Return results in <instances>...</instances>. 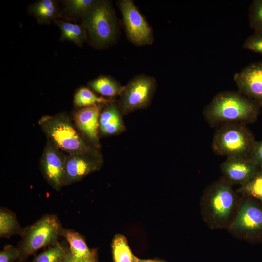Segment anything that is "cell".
<instances>
[{"mask_svg":"<svg viewBox=\"0 0 262 262\" xmlns=\"http://www.w3.org/2000/svg\"><path fill=\"white\" fill-rule=\"evenodd\" d=\"M89 87L101 95L114 97L121 94L124 86L108 76H100L89 82Z\"/></svg>","mask_w":262,"mask_h":262,"instance_id":"20","label":"cell"},{"mask_svg":"<svg viewBox=\"0 0 262 262\" xmlns=\"http://www.w3.org/2000/svg\"><path fill=\"white\" fill-rule=\"evenodd\" d=\"M64 228L57 215L47 214L31 225L24 228L18 245L23 262L40 249L57 245Z\"/></svg>","mask_w":262,"mask_h":262,"instance_id":"5","label":"cell"},{"mask_svg":"<svg viewBox=\"0 0 262 262\" xmlns=\"http://www.w3.org/2000/svg\"><path fill=\"white\" fill-rule=\"evenodd\" d=\"M249 20L255 32H262V0H253L249 8Z\"/></svg>","mask_w":262,"mask_h":262,"instance_id":"26","label":"cell"},{"mask_svg":"<svg viewBox=\"0 0 262 262\" xmlns=\"http://www.w3.org/2000/svg\"><path fill=\"white\" fill-rule=\"evenodd\" d=\"M259 168L248 158L235 156L227 157L220 166L222 178L232 186H240L249 182Z\"/></svg>","mask_w":262,"mask_h":262,"instance_id":"12","label":"cell"},{"mask_svg":"<svg viewBox=\"0 0 262 262\" xmlns=\"http://www.w3.org/2000/svg\"><path fill=\"white\" fill-rule=\"evenodd\" d=\"M66 156L48 140L41 161V171L47 182L55 190L64 186Z\"/></svg>","mask_w":262,"mask_h":262,"instance_id":"10","label":"cell"},{"mask_svg":"<svg viewBox=\"0 0 262 262\" xmlns=\"http://www.w3.org/2000/svg\"><path fill=\"white\" fill-rule=\"evenodd\" d=\"M61 237L67 240L69 250L74 257L81 259H91L97 257L96 249L89 248L83 237L75 230L64 228Z\"/></svg>","mask_w":262,"mask_h":262,"instance_id":"17","label":"cell"},{"mask_svg":"<svg viewBox=\"0 0 262 262\" xmlns=\"http://www.w3.org/2000/svg\"><path fill=\"white\" fill-rule=\"evenodd\" d=\"M236 191L240 195L252 197L262 204V166L249 182Z\"/></svg>","mask_w":262,"mask_h":262,"instance_id":"23","label":"cell"},{"mask_svg":"<svg viewBox=\"0 0 262 262\" xmlns=\"http://www.w3.org/2000/svg\"><path fill=\"white\" fill-rule=\"evenodd\" d=\"M115 101L112 99L98 97L92 90L87 87H82L76 93L74 103L79 107H86L97 104L107 105Z\"/></svg>","mask_w":262,"mask_h":262,"instance_id":"22","label":"cell"},{"mask_svg":"<svg viewBox=\"0 0 262 262\" xmlns=\"http://www.w3.org/2000/svg\"><path fill=\"white\" fill-rule=\"evenodd\" d=\"M29 13L35 17L37 22L41 24H49L54 21L57 18L62 17L63 11L55 1L41 0L30 5Z\"/></svg>","mask_w":262,"mask_h":262,"instance_id":"16","label":"cell"},{"mask_svg":"<svg viewBox=\"0 0 262 262\" xmlns=\"http://www.w3.org/2000/svg\"><path fill=\"white\" fill-rule=\"evenodd\" d=\"M227 230L239 240L262 242V204L254 198L240 195L236 213Z\"/></svg>","mask_w":262,"mask_h":262,"instance_id":"6","label":"cell"},{"mask_svg":"<svg viewBox=\"0 0 262 262\" xmlns=\"http://www.w3.org/2000/svg\"><path fill=\"white\" fill-rule=\"evenodd\" d=\"M248 158L259 167L262 166V140L255 141Z\"/></svg>","mask_w":262,"mask_h":262,"instance_id":"29","label":"cell"},{"mask_svg":"<svg viewBox=\"0 0 262 262\" xmlns=\"http://www.w3.org/2000/svg\"><path fill=\"white\" fill-rule=\"evenodd\" d=\"M258 106L240 92H223L205 107L203 114L208 123L213 127L230 123L245 124L256 120Z\"/></svg>","mask_w":262,"mask_h":262,"instance_id":"2","label":"cell"},{"mask_svg":"<svg viewBox=\"0 0 262 262\" xmlns=\"http://www.w3.org/2000/svg\"><path fill=\"white\" fill-rule=\"evenodd\" d=\"M54 22L61 30V41H70L82 47L87 40L86 29L82 23L77 24L59 19Z\"/></svg>","mask_w":262,"mask_h":262,"instance_id":"18","label":"cell"},{"mask_svg":"<svg viewBox=\"0 0 262 262\" xmlns=\"http://www.w3.org/2000/svg\"><path fill=\"white\" fill-rule=\"evenodd\" d=\"M111 247L114 262H138L140 260L132 253L127 239L123 235L114 236Z\"/></svg>","mask_w":262,"mask_h":262,"instance_id":"21","label":"cell"},{"mask_svg":"<svg viewBox=\"0 0 262 262\" xmlns=\"http://www.w3.org/2000/svg\"><path fill=\"white\" fill-rule=\"evenodd\" d=\"M122 16L127 37L137 46L151 45L154 41L152 29L132 0L117 2Z\"/></svg>","mask_w":262,"mask_h":262,"instance_id":"9","label":"cell"},{"mask_svg":"<svg viewBox=\"0 0 262 262\" xmlns=\"http://www.w3.org/2000/svg\"><path fill=\"white\" fill-rule=\"evenodd\" d=\"M243 47L256 53L262 54V32H255L244 42Z\"/></svg>","mask_w":262,"mask_h":262,"instance_id":"27","label":"cell"},{"mask_svg":"<svg viewBox=\"0 0 262 262\" xmlns=\"http://www.w3.org/2000/svg\"><path fill=\"white\" fill-rule=\"evenodd\" d=\"M121 112L115 101L106 105L99 117L98 128L102 135H115L125 130Z\"/></svg>","mask_w":262,"mask_h":262,"instance_id":"15","label":"cell"},{"mask_svg":"<svg viewBox=\"0 0 262 262\" xmlns=\"http://www.w3.org/2000/svg\"><path fill=\"white\" fill-rule=\"evenodd\" d=\"M102 161L84 154H72L66 156L64 186L78 182L88 174L98 170Z\"/></svg>","mask_w":262,"mask_h":262,"instance_id":"13","label":"cell"},{"mask_svg":"<svg viewBox=\"0 0 262 262\" xmlns=\"http://www.w3.org/2000/svg\"><path fill=\"white\" fill-rule=\"evenodd\" d=\"M156 86V80L153 76L140 74L131 79L119 95L118 105L122 114L148 107Z\"/></svg>","mask_w":262,"mask_h":262,"instance_id":"8","label":"cell"},{"mask_svg":"<svg viewBox=\"0 0 262 262\" xmlns=\"http://www.w3.org/2000/svg\"><path fill=\"white\" fill-rule=\"evenodd\" d=\"M239 92L262 105V61L251 64L234 76Z\"/></svg>","mask_w":262,"mask_h":262,"instance_id":"11","label":"cell"},{"mask_svg":"<svg viewBox=\"0 0 262 262\" xmlns=\"http://www.w3.org/2000/svg\"><path fill=\"white\" fill-rule=\"evenodd\" d=\"M255 141L245 124L227 123L220 126L216 131L212 147L218 155L248 158Z\"/></svg>","mask_w":262,"mask_h":262,"instance_id":"7","label":"cell"},{"mask_svg":"<svg viewBox=\"0 0 262 262\" xmlns=\"http://www.w3.org/2000/svg\"><path fill=\"white\" fill-rule=\"evenodd\" d=\"M104 105H106L97 104L83 107L76 112L74 115L77 127L95 147H99L98 121Z\"/></svg>","mask_w":262,"mask_h":262,"instance_id":"14","label":"cell"},{"mask_svg":"<svg viewBox=\"0 0 262 262\" xmlns=\"http://www.w3.org/2000/svg\"><path fill=\"white\" fill-rule=\"evenodd\" d=\"M15 262H22V261L20 259H19L17 260Z\"/></svg>","mask_w":262,"mask_h":262,"instance_id":"32","label":"cell"},{"mask_svg":"<svg viewBox=\"0 0 262 262\" xmlns=\"http://www.w3.org/2000/svg\"><path fill=\"white\" fill-rule=\"evenodd\" d=\"M140 262V260H139V262Z\"/></svg>","mask_w":262,"mask_h":262,"instance_id":"33","label":"cell"},{"mask_svg":"<svg viewBox=\"0 0 262 262\" xmlns=\"http://www.w3.org/2000/svg\"><path fill=\"white\" fill-rule=\"evenodd\" d=\"M68 248L65 243L59 242L36 256L32 262H61Z\"/></svg>","mask_w":262,"mask_h":262,"instance_id":"25","label":"cell"},{"mask_svg":"<svg viewBox=\"0 0 262 262\" xmlns=\"http://www.w3.org/2000/svg\"><path fill=\"white\" fill-rule=\"evenodd\" d=\"M140 262H166L164 261L160 260H151V259H147V260H142L140 259Z\"/></svg>","mask_w":262,"mask_h":262,"instance_id":"31","label":"cell"},{"mask_svg":"<svg viewBox=\"0 0 262 262\" xmlns=\"http://www.w3.org/2000/svg\"><path fill=\"white\" fill-rule=\"evenodd\" d=\"M38 123L48 140L62 151L101 159L98 151L85 142L66 115L44 116Z\"/></svg>","mask_w":262,"mask_h":262,"instance_id":"3","label":"cell"},{"mask_svg":"<svg viewBox=\"0 0 262 262\" xmlns=\"http://www.w3.org/2000/svg\"><path fill=\"white\" fill-rule=\"evenodd\" d=\"M22 228L16 215L10 209L1 207L0 209V237L9 238L16 235H21Z\"/></svg>","mask_w":262,"mask_h":262,"instance_id":"19","label":"cell"},{"mask_svg":"<svg viewBox=\"0 0 262 262\" xmlns=\"http://www.w3.org/2000/svg\"><path fill=\"white\" fill-rule=\"evenodd\" d=\"M90 44L101 49L114 43L118 33L115 11L110 1L95 0L82 17Z\"/></svg>","mask_w":262,"mask_h":262,"instance_id":"4","label":"cell"},{"mask_svg":"<svg viewBox=\"0 0 262 262\" xmlns=\"http://www.w3.org/2000/svg\"><path fill=\"white\" fill-rule=\"evenodd\" d=\"M20 256L18 247L7 245L0 252V262H14L20 259Z\"/></svg>","mask_w":262,"mask_h":262,"instance_id":"28","label":"cell"},{"mask_svg":"<svg viewBox=\"0 0 262 262\" xmlns=\"http://www.w3.org/2000/svg\"><path fill=\"white\" fill-rule=\"evenodd\" d=\"M240 195L222 178L206 187L200 199L202 218L211 229H227L236 213Z\"/></svg>","mask_w":262,"mask_h":262,"instance_id":"1","label":"cell"},{"mask_svg":"<svg viewBox=\"0 0 262 262\" xmlns=\"http://www.w3.org/2000/svg\"><path fill=\"white\" fill-rule=\"evenodd\" d=\"M95 0H69L64 2V10L63 14L65 18L75 20L82 18L83 14L94 3Z\"/></svg>","mask_w":262,"mask_h":262,"instance_id":"24","label":"cell"},{"mask_svg":"<svg viewBox=\"0 0 262 262\" xmlns=\"http://www.w3.org/2000/svg\"><path fill=\"white\" fill-rule=\"evenodd\" d=\"M61 262H98V260L97 257L91 259L76 258L72 255L69 248Z\"/></svg>","mask_w":262,"mask_h":262,"instance_id":"30","label":"cell"}]
</instances>
